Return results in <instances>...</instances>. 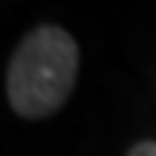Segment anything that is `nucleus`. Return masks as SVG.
I'll use <instances>...</instances> for the list:
<instances>
[{
	"mask_svg": "<svg viewBox=\"0 0 156 156\" xmlns=\"http://www.w3.org/2000/svg\"><path fill=\"white\" fill-rule=\"evenodd\" d=\"M75 38L55 23L35 26L23 35L6 69V98L20 119L41 122L67 104L78 81Z\"/></svg>",
	"mask_w": 156,
	"mask_h": 156,
	"instance_id": "1",
	"label": "nucleus"
},
{
	"mask_svg": "<svg viewBox=\"0 0 156 156\" xmlns=\"http://www.w3.org/2000/svg\"><path fill=\"white\" fill-rule=\"evenodd\" d=\"M127 156H156V142H153V139L136 142V145L127 151Z\"/></svg>",
	"mask_w": 156,
	"mask_h": 156,
	"instance_id": "2",
	"label": "nucleus"
}]
</instances>
